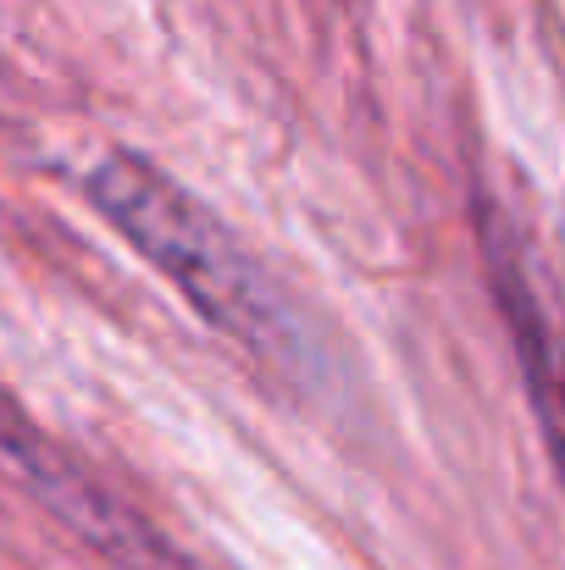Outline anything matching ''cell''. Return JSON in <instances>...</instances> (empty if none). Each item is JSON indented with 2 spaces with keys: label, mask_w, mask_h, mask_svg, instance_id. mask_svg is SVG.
I'll return each mask as SVG.
<instances>
[{
  "label": "cell",
  "mask_w": 565,
  "mask_h": 570,
  "mask_svg": "<svg viewBox=\"0 0 565 570\" xmlns=\"http://www.w3.org/2000/svg\"><path fill=\"white\" fill-rule=\"evenodd\" d=\"M84 194L211 327H222L266 361H311V338L277 294V283L227 233V222L211 216V205H199L184 184H173L128 150H111L89 167Z\"/></svg>",
  "instance_id": "obj_1"
},
{
  "label": "cell",
  "mask_w": 565,
  "mask_h": 570,
  "mask_svg": "<svg viewBox=\"0 0 565 570\" xmlns=\"http://www.w3.org/2000/svg\"><path fill=\"white\" fill-rule=\"evenodd\" d=\"M483 249H488V266H494V294H499V305L510 316V338H516L522 372H527V387H533L544 438H549L555 465L565 476V338L561 327L549 322L533 277H527V261H522L510 227L494 210H483Z\"/></svg>",
  "instance_id": "obj_2"
}]
</instances>
